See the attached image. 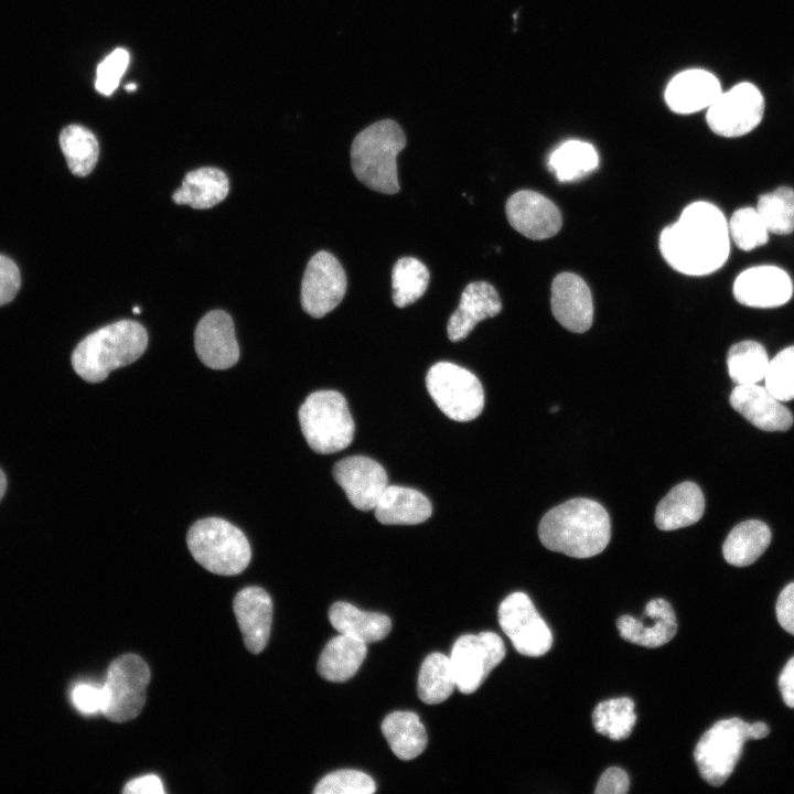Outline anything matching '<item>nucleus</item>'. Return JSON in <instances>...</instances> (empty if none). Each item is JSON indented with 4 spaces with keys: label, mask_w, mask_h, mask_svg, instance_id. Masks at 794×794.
I'll use <instances>...</instances> for the list:
<instances>
[{
    "label": "nucleus",
    "mask_w": 794,
    "mask_h": 794,
    "mask_svg": "<svg viewBox=\"0 0 794 794\" xmlns=\"http://www.w3.org/2000/svg\"><path fill=\"white\" fill-rule=\"evenodd\" d=\"M659 249L666 262L688 276H705L720 269L730 253L728 222L713 204H689L676 223L659 236Z\"/></svg>",
    "instance_id": "f257e3e1"
},
{
    "label": "nucleus",
    "mask_w": 794,
    "mask_h": 794,
    "mask_svg": "<svg viewBox=\"0 0 794 794\" xmlns=\"http://www.w3.org/2000/svg\"><path fill=\"white\" fill-rule=\"evenodd\" d=\"M538 536L549 550L573 558H589L608 546L610 517L600 503L590 498H572L543 516Z\"/></svg>",
    "instance_id": "f03ea898"
},
{
    "label": "nucleus",
    "mask_w": 794,
    "mask_h": 794,
    "mask_svg": "<svg viewBox=\"0 0 794 794\" xmlns=\"http://www.w3.org/2000/svg\"><path fill=\"white\" fill-rule=\"evenodd\" d=\"M148 345V333L138 322L121 320L83 339L72 354V365L88 383H99L109 373L138 360Z\"/></svg>",
    "instance_id": "7ed1b4c3"
},
{
    "label": "nucleus",
    "mask_w": 794,
    "mask_h": 794,
    "mask_svg": "<svg viewBox=\"0 0 794 794\" xmlns=\"http://www.w3.org/2000/svg\"><path fill=\"white\" fill-rule=\"evenodd\" d=\"M405 146V133L396 121L385 119L368 126L352 143L351 164L355 176L373 191L397 193V155Z\"/></svg>",
    "instance_id": "20e7f679"
},
{
    "label": "nucleus",
    "mask_w": 794,
    "mask_h": 794,
    "mask_svg": "<svg viewBox=\"0 0 794 794\" xmlns=\"http://www.w3.org/2000/svg\"><path fill=\"white\" fill-rule=\"evenodd\" d=\"M186 543L193 558L215 575H238L247 568L251 558L245 534L217 517L195 522L187 532Z\"/></svg>",
    "instance_id": "39448f33"
},
{
    "label": "nucleus",
    "mask_w": 794,
    "mask_h": 794,
    "mask_svg": "<svg viewBox=\"0 0 794 794\" xmlns=\"http://www.w3.org/2000/svg\"><path fill=\"white\" fill-rule=\"evenodd\" d=\"M299 422L309 447L329 454L347 448L355 426L347 403L335 390L310 394L299 409Z\"/></svg>",
    "instance_id": "423d86ee"
},
{
    "label": "nucleus",
    "mask_w": 794,
    "mask_h": 794,
    "mask_svg": "<svg viewBox=\"0 0 794 794\" xmlns=\"http://www.w3.org/2000/svg\"><path fill=\"white\" fill-rule=\"evenodd\" d=\"M426 386L438 408L452 420L470 421L483 410L481 382L459 365L449 362L432 365L426 376Z\"/></svg>",
    "instance_id": "0eeeda50"
},
{
    "label": "nucleus",
    "mask_w": 794,
    "mask_h": 794,
    "mask_svg": "<svg viewBox=\"0 0 794 794\" xmlns=\"http://www.w3.org/2000/svg\"><path fill=\"white\" fill-rule=\"evenodd\" d=\"M150 677V668L139 655L125 654L112 661L103 685L104 716L114 722L135 719L146 704Z\"/></svg>",
    "instance_id": "6e6552de"
},
{
    "label": "nucleus",
    "mask_w": 794,
    "mask_h": 794,
    "mask_svg": "<svg viewBox=\"0 0 794 794\" xmlns=\"http://www.w3.org/2000/svg\"><path fill=\"white\" fill-rule=\"evenodd\" d=\"M748 739L750 723L737 717L717 721L701 736L694 751L701 777L712 786L722 785L733 772Z\"/></svg>",
    "instance_id": "1a4fd4ad"
},
{
    "label": "nucleus",
    "mask_w": 794,
    "mask_h": 794,
    "mask_svg": "<svg viewBox=\"0 0 794 794\" xmlns=\"http://www.w3.org/2000/svg\"><path fill=\"white\" fill-rule=\"evenodd\" d=\"M504 656V642L494 632L463 634L458 637L449 658L459 691L474 693Z\"/></svg>",
    "instance_id": "9d476101"
},
{
    "label": "nucleus",
    "mask_w": 794,
    "mask_h": 794,
    "mask_svg": "<svg viewBox=\"0 0 794 794\" xmlns=\"http://www.w3.org/2000/svg\"><path fill=\"white\" fill-rule=\"evenodd\" d=\"M497 618L519 654L538 657L551 648V631L526 593L517 591L507 596L498 607Z\"/></svg>",
    "instance_id": "9b49d317"
},
{
    "label": "nucleus",
    "mask_w": 794,
    "mask_h": 794,
    "mask_svg": "<svg viewBox=\"0 0 794 794\" xmlns=\"http://www.w3.org/2000/svg\"><path fill=\"white\" fill-rule=\"evenodd\" d=\"M764 98L757 86L744 82L721 93L707 108L706 120L716 135L734 138L752 131L762 120Z\"/></svg>",
    "instance_id": "f8f14e48"
},
{
    "label": "nucleus",
    "mask_w": 794,
    "mask_h": 794,
    "mask_svg": "<svg viewBox=\"0 0 794 794\" xmlns=\"http://www.w3.org/2000/svg\"><path fill=\"white\" fill-rule=\"evenodd\" d=\"M346 291V276L340 261L328 251H319L309 260L301 283V304L313 318H322L335 309Z\"/></svg>",
    "instance_id": "ddd939ff"
},
{
    "label": "nucleus",
    "mask_w": 794,
    "mask_h": 794,
    "mask_svg": "<svg viewBox=\"0 0 794 794\" xmlns=\"http://www.w3.org/2000/svg\"><path fill=\"white\" fill-rule=\"evenodd\" d=\"M333 478L351 504L360 511L374 509L388 486L385 469L375 460L363 455L347 457L335 463Z\"/></svg>",
    "instance_id": "4468645a"
},
{
    "label": "nucleus",
    "mask_w": 794,
    "mask_h": 794,
    "mask_svg": "<svg viewBox=\"0 0 794 794\" xmlns=\"http://www.w3.org/2000/svg\"><path fill=\"white\" fill-rule=\"evenodd\" d=\"M505 211L511 226L534 240L552 237L562 224V216L557 205L543 194L530 190H522L511 195Z\"/></svg>",
    "instance_id": "2eb2a0df"
},
{
    "label": "nucleus",
    "mask_w": 794,
    "mask_h": 794,
    "mask_svg": "<svg viewBox=\"0 0 794 794\" xmlns=\"http://www.w3.org/2000/svg\"><path fill=\"white\" fill-rule=\"evenodd\" d=\"M194 345L201 362L213 369H226L239 358L234 322L223 310L206 313L197 323Z\"/></svg>",
    "instance_id": "dca6fc26"
},
{
    "label": "nucleus",
    "mask_w": 794,
    "mask_h": 794,
    "mask_svg": "<svg viewBox=\"0 0 794 794\" xmlns=\"http://www.w3.org/2000/svg\"><path fill=\"white\" fill-rule=\"evenodd\" d=\"M793 283L786 271L775 266L750 267L736 278V300L752 308H775L790 301Z\"/></svg>",
    "instance_id": "f3484780"
},
{
    "label": "nucleus",
    "mask_w": 794,
    "mask_h": 794,
    "mask_svg": "<svg viewBox=\"0 0 794 794\" xmlns=\"http://www.w3.org/2000/svg\"><path fill=\"white\" fill-rule=\"evenodd\" d=\"M551 311L567 330L582 333L593 320L591 291L584 280L572 272H561L551 283Z\"/></svg>",
    "instance_id": "a211bd4d"
},
{
    "label": "nucleus",
    "mask_w": 794,
    "mask_h": 794,
    "mask_svg": "<svg viewBox=\"0 0 794 794\" xmlns=\"http://www.w3.org/2000/svg\"><path fill=\"white\" fill-rule=\"evenodd\" d=\"M233 610L243 634L246 648L260 653L268 644L272 624V601L259 587H247L237 592Z\"/></svg>",
    "instance_id": "6ab92c4d"
},
{
    "label": "nucleus",
    "mask_w": 794,
    "mask_h": 794,
    "mask_svg": "<svg viewBox=\"0 0 794 794\" xmlns=\"http://www.w3.org/2000/svg\"><path fill=\"white\" fill-rule=\"evenodd\" d=\"M732 408L753 426L765 431H785L793 425L792 412L766 387L737 385L730 395Z\"/></svg>",
    "instance_id": "aec40b11"
},
{
    "label": "nucleus",
    "mask_w": 794,
    "mask_h": 794,
    "mask_svg": "<svg viewBox=\"0 0 794 794\" xmlns=\"http://www.w3.org/2000/svg\"><path fill=\"white\" fill-rule=\"evenodd\" d=\"M646 620L622 615L616 621L620 635L645 647H658L669 642L677 632V621L672 605L664 599L651 600L645 607Z\"/></svg>",
    "instance_id": "412c9836"
},
{
    "label": "nucleus",
    "mask_w": 794,
    "mask_h": 794,
    "mask_svg": "<svg viewBox=\"0 0 794 794\" xmlns=\"http://www.w3.org/2000/svg\"><path fill=\"white\" fill-rule=\"evenodd\" d=\"M502 311V302L495 288L485 281L469 283L458 309L449 319L447 332L452 342L465 339L479 322L493 318Z\"/></svg>",
    "instance_id": "4be33fe9"
},
{
    "label": "nucleus",
    "mask_w": 794,
    "mask_h": 794,
    "mask_svg": "<svg viewBox=\"0 0 794 794\" xmlns=\"http://www.w3.org/2000/svg\"><path fill=\"white\" fill-rule=\"evenodd\" d=\"M722 93L718 78L699 68L676 75L667 85L665 100L677 114H693L708 108Z\"/></svg>",
    "instance_id": "5701e85b"
},
{
    "label": "nucleus",
    "mask_w": 794,
    "mask_h": 794,
    "mask_svg": "<svg viewBox=\"0 0 794 794\" xmlns=\"http://www.w3.org/2000/svg\"><path fill=\"white\" fill-rule=\"evenodd\" d=\"M374 511L384 525H417L431 516L432 506L428 497L415 489L388 485Z\"/></svg>",
    "instance_id": "b1692460"
},
{
    "label": "nucleus",
    "mask_w": 794,
    "mask_h": 794,
    "mask_svg": "<svg viewBox=\"0 0 794 794\" xmlns=\"http://www.w3.org/2000/svg\"><path fill=\"white\" fill-rule=\"evenodd\" d=\"M704 511L705 498L700 487L686 481L675 485L658 503L655 523L662 530L679 529L697 523Z\"/></svg>",
    "instance_id": "393cba45"
},
{
    "label": "nucleus",
    "mask_w": 794,
    "mask_h": 794,
    "mask_svg": "<svg viewBox=\"0 0 794 794\" xmlns=\"http://www.w3.org/2000/svg\"><path fill=\"white\" fill-rule=\"evenodd\" d=\"M366 653V643L350 635L339 634L322 650L316 666L318 673L329 682H346L356 674Z\"/></svg>",
    "instance_id": "a878e982"
},
{
    "label": "nucleus",
    "mask_w": 794,
    "mask_h": 794,
    "mask_svg": "<svg viewBox=\"0 0 794 794\" xmlns=\"http://www.w3.org/2000/svg\"><path fill=\"white\" fill-rule=\"evenodd\" d=\"M228 191L227 175L217 168L205 167L186 173L181 187L172 194V200L176 204L205 210L221 203Z\"/></svg>",
    "instance_id": "bb28decb"
},
{
    "label": "nucleus",
    "mask_w": 794,
    "mask_h": 794,
    "mask_svg": "<svg viewBox=\"0 0 794 794\" xmlns=\"http://www.w3.org/2000/svg\"><path fill=\"white\" fill-rule=\"evenodd\" d=\"M329 620L340 634L353 636L366 644L382 641L391 630V621L386 614L363 611L344 601L331 605Z\"/></svg>",
    "instance_id": "cd10ccee"
},
{
    "label": "nucleus",
    "mask_w": 794,
    "mask_h": 794,
    "mask_svg": "<svg viewBox=\"0 0 794 794\" xmlns=\"http://www.w3.org/2000/svg\"><path fill=\"white\" fill-rule=\"evenodd\" d=\"M382 732L394 754L404 761L420 755L428 741L423 723L412 711H394L387 715L382 722Z\"/></svg>",
    "instance_id": "c85d7f7f"
},
{
    "label": "nucleus",
    "mask_w": 794,
    "mask_h": 794,
    "mask_svg": "<svg viewBox=\"0 0 794 794\" xmlns=\"http://www.w3.org/2000/svg\"><path fill=\"white\" fill-rule=\"evenodd\" d=\"M770 543L771 530L766 524L757 519L744 521L728 534L722 554L728 564L745 567L753 564Z\"/></svg>",
    "instance_id": "c756f323"
},
{
    "label": "nucleus",
    "mask_w": 794,
    "mask_h": 794,
    "mask_svg": "<svg viewBox=\"0 0 794 794\" xmlns=\"http://www.w3.org/2000/svg\"><path fill=\"white\" fill-rule=\"evenodd\" d=\"M599 167L594 147L581 140H568L558 146L548 158V169L561 182H572L592 173Z\"/></svg>",
    "instance_id": "7c9ffc66"
},
{
    "label": "nucleus",
    "mask_w": 794,
    "mask_h": 794,
    "mask_svg": "<svg viewBox=\"0 0 794 794\" xmlns=\"http://www.w3.org/2000/svg\"><path fill=\"white\" fill-rule=\"evenodd\" d=\"M457 688L449 656L434 652L422 662L417 682L421 701L436 705L444 701Z\"/></svg>",
    "instance_id": "2f4dec72"
},
{
    "label": "nucleus",
    "mask_w": 794,
    "mask_h": 794,
    "mask_svg": "<svg viewBox=\"0 0 794 794\" xmlns=\"http://www.w3.org/2000/svg\"><path fill=\"white\" fill-rule=\"evenodd\" d=\"M60 146L73 174L86 176L94 170L99 146L90 130L79 125H69L60 135Z\"/></svg>",
    "instance_id": "473e14b6"
},
{
    "label": "nucleus",
    "mask_w": 794,
    "mask_h": 794,
    "mask_svg": "<svg viewBox=\"0 0 794 794\" xmlns=\"http://www.w3.org/2000/svg\"><path fill=\"white\" fill-rule=\"evenodd\" d=\"M769 362L764 346L750 340L732 345L727 355L728 373L737 385L758 384L764 379Z\"/></svg>",
    "instance_id": "72a5a7b5"
},
{
    "label": "nucleus",
    "mask_w": 794,
    "mask_h": 794,
    "mask_svg": "<svg viewBox=\"0 0 794 794\" xmlns=\"http://www.w3.org/2000/svg\"><path fill=\"white\" fill-rule=\"evenodd\" d=\"M430 273L423 262L414 257L397 260L391 271L393 301L405 308L421 298L429 285Z\"/></svg>",
    "instance_id": "f704fd0d"
},
{
    "label": "nucleus",
    "mask_w": 794,
    "mask_h": 794,
    "mask_svg": "<svg viewBox=\"0 0 794 794\" xmlns=\"http://www.w3.org/2000/svg\"><path fill=\"white\" fill-rule=\"evenodd\" d=\"M634 707V701L627 697L601 701L592 712L596 731L615 741L626 739L636 722Z\"/></svg>",
    "instance_id": "c9c22d12"
},
{
    "label": "nucleus",
    "mask_w": 794,
    "mask_h": 794,
    "mask_svg": "<svg viewBox=\"0 0 794 794\" xmlns=\"http://www.w3.org/2000/svg\"><path fill=\"white\" fill-rule=\"evenodd\" d=\"M757 211L769 233L787 235L794 230V190L781 186L773 192L762 194Z\"/></svg>",
    "instance_id": "e433bc0d"
},
{
    "label": "nucleus",
    "mask_w": 794,
    "mask_h": 794,
    "mask_svg": "<svg viewBox=\"0 0 794 794\" xmlns=\"http://www.w3.org/2000/svg\"><path fill=\"white\" fill-rule=\"evenodd\" d=\"M728 229L737 247L744 251L760 247L769 240V230L753 207L737 210L728 223Z\"/></svg>",
    "instance_id": "4c0bfd02"
},
{
    "label": "nucleus",
    "mask_w": 794,
    "mask_h": 794,
    "mask_svg": "<svg viewBox=\"0 0 794 794\" xmlns=\"http://www.w3.org/2000/svg\"><path fill=\"white\" fill-rule=\"evenodd\" d=\"M766 389L780 401L794 399V345L779 352L765 374Z\"/></svg>",
    "instance_id": "58836bf2"
},
{
    "label": "nucleus",
    "mask_w": 794,
    "mask_h": 794,
    "mask_svg": "<svg viewBox=\"0 0 794 794\" xmlns=\"http://www.w3.org/2000/svg\"><path fill=\"white\" fill-rule=\"evenodd\" d=\"M376 791L374 780L358 770H337L323 776L315 785L314 794H372Z\"/></svg>",
    "instance_id": "ea45409f"
},
{
    "label": "nucleus",
    "mask_w": 794,
    "mask_h": 794,
    "mask_svg": "<svg viewBox=\"0 0 794 794\" xmlns=\"http://www.w3.org/2000/svg\"><path fill=\"white\" fill-rule=\"evenodd\" d=\"M129 64V53L125 49H116L104 58L96 71V90L103 95H111L118 87L120 78Z\"/></svg>",
    "instance_id": "a19ab883"
},
{
    "label": "nucleus",
    "mask_w": 794,
    "mask_h": 794,
    "mask_svg": "<svg viewBox=\"0 0 794 794\" xmlns=\"http://www.w3.org/2000/svg\"><path fill=\"white\" fill-rule=\"evenodd\" d=\"M72 701L85 715H93L103 710V686L93 684H78L72 690Z\"/></svg>",
    "instance_id": "79ce46f5"
},
{
    "label": "nucleus",
    "mask_w": 794,
    "mask_h": 794,
    "mask_svg": "<svg viewBox=\"0 0 794 794\" xmlns=\"http://www.w3.org/2000/svg\"><path fill=\"white\" fill-rule=\"evenodd\" d=\"M21 285L18 266L10 258L0 255V305L13 300Z\"/></svg>",
    "instance_id": "37998d69"
},
{
    "label": "nucleus",
    "mask_w": 794,
    "mask_h": 794,
    "mask_svg": "<svg viewBox=\"0 0 794 794\" xmlns=\"http://www.w3.org/2000/svg\"><path fill=\"white\" fill-rule=\"evenodd\" d=\"M630 780L626 772L620 768L607 769L600 776L596 794H624L629 791Z\"/></svg>",
    "instance_id": "c03bdc74"
},
{
    "label": "nucleus",
    "mask_w": 794,
    "mask_h": 794,
    "mask_svg": "<svg viewBox=\"0 0 794 794\" xmlns=\"http://www.w3.org/2000/svg\"><path fill=\"white\" fill-rule=\"evenodd\" d=\"M775 613L780 625L794 635V581L788 583L779 594Z\"/></svg>",
    "instance_id": "a18cd8bd"
},
{
    "label": "nucleus",
    "mask_w": 794,
    "mask_h": 794,
    "mask_svg": "<svg viewBox=\"0 0 794 794\" xmlns=\"http://www.w3.org/2000/svg\"><path fill=\"white\" fill-rule=\"evenodd\" d=\"M125 794H163V784L159 776L148 774L129 781L124 790Z\"/></svg>",
    "instance_id": "49530a36"
},
{
    "label": "nucleus",
    "mask_w": 794,
    "mask_h": 794,
    "mask_svg": "<svg viewBox=\"0 0 794 794\" xmlns=\"http://www.w3.org/2000/svg\"><path fill=\"white\" fill-rule=\"evenodd\" d=\"M779 688L785 705L794 709V656L787 661L779 676Z\"/></svg>",
    "instance_id": "de8ad7c7"
},
{
    "label": "nucleus",
    "mask_w": 794,
    "mask_h": 794,
    "mask_svg": "<svg viewBox=\"0 0 794 794\" xmlns=\"http://www.w3.org/2000/svg\"><path fill=\"white\" fill-rule=\"evenodd\" d=\"M770 728L764 722L750 723V737L751 739H762L769 736Z\"/></svg>",
    "instance_id": "09e8293b"
},
{
    "label": "nucleus",
    "mask_w": 794,
    "mask_h": 794,
    "mask_svg": "<svg viewBox=\"0 0 794 794\" xmlns=\"http://www.w3.org/2000/svg\"><path fill=\"white\" fill-rule=\"evenodd\" d=\"M7 489V479L3 471L0 469V501L3 497Z\"/></svg>",
    "instance_id": "8fccbe9b"
},
{
    "label": "nucleus",
    "mask_w": 794,
    "mask_h": 794,
    "mask_svg": "<svg viewBox=\"0 0 794 794\" xmlns=\"http://www.w3.org/2000/svg\"><path fill=\"white\" fill-rule=\"evenodd\" d=\"M136 88H137L136 84H132V83H130V84H128V85L126 86V89H127L128 92H132V90H135Z\"/></svg>",
    "instance_id": "3c124183"
},
{
    "label": "nucleus",
    "mask_w": 794,
    "mask_h": 794,
    "mask_svg": "<svg viewBox=\"0 0 794 794\" xmlns=\"http://www.w3.org/2000/svg\"><path fill=\"white\" fill-rule=\"evenodd\" d=\"M132 312L136 313V314H139V313L141 312V310H140V308L135 307V308L132 309Z\"/></svg>",
    "instance_id": "603ef678"
},
{
    "label": "nucleus",
    "mask_w": 794,
    "mask_h": 794,
    "mask_svg": "<svg viewBox=\"0 0 794 794\" xmlns=\"http://www.w3.org/2000/svg\"><path fill=\"white\" fill-rule=\"evenodd\" d=\"M558 410H559V407H558V406H554V407L550 409L551 412H555V411H558Z\"/></svg>",
    "instance_id": "864d4df0"
}]
</instances>
